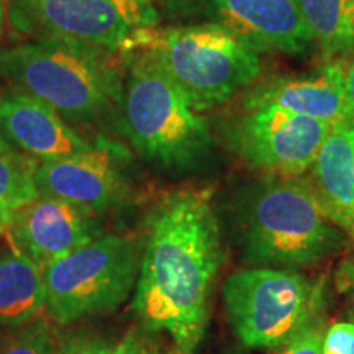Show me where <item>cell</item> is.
I'll return each instance as SVG.
<instances>
[{
  "instance_id": "8992f818",
  "label": "cell",
  "mask_w": 354,
  "mask_h": 354,
  "mask_svg": "<svg viewBox=\"0 0 354 354\" xmlns=\"http://www.w3.org/2000/svg\"><path fill=\"white\" fill-rule=\"evenodd\" d=\"M143 243L102 234L43 269L44 312L59 325L117 310L138 281Z\"/></svg>"
},
{
  "instance_id": "9a60e30c",
  "label": "cell",
  "mask_w": 354,
  "mask_h": 354,
  "mask_svg": "<svg viewBox=\"0 0 354 354\" xmlns=\"http://www.w3.org/2000/svg\"><path fill=\"white\" fill-rule=\"evenodd\" d=\"M315 194L328 218L354 209V122L331 125L313 161Z\"/></svg>"
},
{
  "instance_id": "d4e9b609",
  "label": "cell",
  "mask_w": 354,
  "mask_h": 354,
  "mask_svg": "<svg viewBox=\"0 0 354 354\" xmlns=\"http://www.w3.org/2000/svg\"><path fill=\"white\" fill-rule=\"evenodd\" d=\"M344 95H346L348 120L354 122V55L344 66Z\"/></svg>"
},
{
  "instance_id": "44dd1931",
  "label": "cell",
  "mask_w": 354,
  "mask_h": 354,
  "mask_svg": "<svg viewBox=\"0 0 354 354\" xmlns=\"http://www.w3.org/2000/svg\"><path fill=\"white\" fill-rule=\"evenodd\" d=\"M323 354H354V323H333L323 336Z\"/></svg>"
},
{
  "instance_id": "83f0119b",
  "label": "cell",
  "mask_w": 354,
  "mask_h": 354,
  "mask_svg": "<svg viewBox=\"0 0 354 354\" xmlns=\"http://www.w3.org/2000/svg\"><path fill=\"white\" fill-rule=\"evenodd\" d=\"M7 20V0H0V39H2L3 28H6Z\"/></svg>"
},
{
  "instance_id": "603a6c76",
  "label": "cell",
  "mask_w": 354,
  "mask_h": 354,
  "mask_svg": "<svg viewBox=\"0 0 354 354\" xmlns=\"http://www.w3.org/2000/svg\"><path fill=\"white\" fill-rule=\"evenodd\" d=\"M104 342L88 335H74L57 344L56 354H109Z\"/></svg>"
},
{
  "instance_id": "484cf974",
  "label": "cell",
  "mask_w": 354,
  "mask_h": 354,
  "mask_svg": "<svg viewBox=\"0 0 354 354\" xmlns=\"http://www.w3.org/2000/svg\"><path fill=\"white\" fill-rule=\"evenodd\" d=\"M331 221H333V223L342 225V227L344 230H348V233L354 238V209L346 212V214L336 215L335 218H331Z\"/></svg>"
},
{
  "instance_id": "4316f807",
  "label": "cell",
  "mask_w": 354,
  "mask_h": 354,
  "mask_svg": "<svg viewBox=\"0 0 354 354\" xmlns=\"http://www.w3.org/2000/svg\"><path fill=\"white\" fill-rule=\"evenodd\" d=\"M12 218H13V210L8 209V207L3 205V203H0V238H2L3 234H7L8 228H10Z\"/></svg>"
},
{
  "instance_id": "e0dca14e",
  "label": "cell",
  "mask_w": 354,
  "mask_h": 354,
  "mask_svg": "<svg viewBox=\"0 0 354 354\" xmlns=\"http://www.w3.org/2000/svg\"><path fill=\"white\" fill-rule=\"evenodd\" d=\"M325 59L354 51V0H297Z\"/></svg>"
},
{
  "instance_id": "7a4b0ae2",
  "label": "cell",
  "mask_w": 354,
  "mask_h": 354,
  "mask_svg": "<svg viewBox=\"0 0 354 354\" xmlns=\"http://www.w3.org/2000/svg\"><path fill=\"white\" fill-rule=\"evenodd\" d=\"M0 77L38 97L68 123L94 122L123 99L112 53L73 39L38 38L3 48Z\"/></svg>"
},
{
  "instance_id": "9c48e42d",
  "label": "cell",
  "mask_w": 354,
  "mask_h": 354,
  "mask_svg": "<svg viewBox=\"0 0 354 354\" xmlns=\"http://www.w3.org/2000/svg\"><path fill=\"white\" fill-rule=\"evenodd\" d=\"M333 123L279 107L243 109L228 130L233 151L277 177H297L315 161Z\"/></svg>"
},
{
  "instance_id": "d6986e66",
  "label": "cell",
  "mask_w": 354,
  "mask_h": 354,
  "mask_svg": "<svg viewBox=\"0 0 354 354\" xmlns=\"http://www.w3.org/2000/svg\"><path fill=\"white\" fill-rule=\"evenodd\" d=\"M57 342L48 317L0 328V354H56Z\"/></svg>"
},
{
  "instance_id": "cb8c5ba5",
  "label": "cell",
  "mask_w": 354,
  "mask_h": 354,
  "mask_svg": "<svg viewBox=\"0 0 354 354\" xmlns=\"http://www.w3.org/2000/svg\"><path fill=\"white\" fill-rule=\"evenodd\" d=\"M336 289L346 295L354 307V258H346L342 261L336 271Z\"/></svg>"
},
{
  "instance_id": "8fae6325",
  "label": "cell",
  "mask_w": 354,
  "mask_h": 354,
  "mask_svg": "<svg viewBox=\"0 0 354 354\" xmlns=\"http://www.w3.org/2000/svg\"><path fill=\"white\" fill-rule=\"evenodd\" d=\"M7 234L12 246L43 271L99 238L100 230L94 212L61 198L38 196L13 210Z\"/></svg>"
},
{
  "instance_id": "5bb4252c",
  "label": "cell",
  "mask_w": 354,
  "mask_h": 354,
  "mask_svg": "<svg viewBox=\"0 0 354 354\" xmlns=\"http://www.w3.org/2000/svg\"><path fill=\"white\" fill-rule=\"evenodd\" d=\"M258 107H279L331 123L348 120L344 66L328 63L299 76L256 84L243 99V109Z\"/></svg>"
},
{
  "instance_id": "7c38bea8",
  "label": "cell",
  "mask_w": 354,
  "mask_h": 354,
  "mask_svg": "<svg viewBox=\"0 0 354 354\" xmlns=\"http://www.w3.org/2000/svg\"><path fill=\"white\" fill-rule=\"evenodd\" d=\"M218 24L258 51L305 55L315 44L297 0H205Z\"/></svg>"
},
{
  "instance_id": "6da1fadb",
  "label": "cell",
  "mask_w": 354,
  "mask_h": 354,
  "mask_svg": "<svg viewBox=\"0 0 354 354\" xmlns=\"http://www.w3.org/2000/svg\"><path fill=\"white\" fill-rule=\"evenodd\" d=\"M223 259L210 189L166 194L146 220L133 308L148 331L171 336L194 354L209 322V302Z\"/></svg>"
},
{
  "instance_id": "2e32d148",
  "label": "cell",
  "mask_w": 354,
  "mask_h": 354,
  "mask_svg": "<svg viewBox=\"0 0 354 354\" xmlns=\"http://www.w3.org/2000/svg\"><path fill=\"white\" fill-rule=\"evenodd\" d=\"M43 312V271L15 246H0V328L21 325Z\"/></svg>"
},
{
  "instance_id": "3957f363",
  "label": "cell",
  "mask_w": 354,
  "mask_h": 354,
  "mask_svg": "<svg viewBox=\"0 0 354 354\" xmlns=\"http://www.w3.org/2000/svg\"><path fill=\"white\" fill-rule=\"evenodd\" d=\"M315 190L295 177H271L251 190L241 212V243L254 268L297 269L335 254L342 234Z\"/></svg>"
},
{
  "instance_id": "52a82bcc",
  "label": "cell",
  "mask_w": 354,
  "mask_h": 354,
  "mask_svg": "<svg viewBox=\"0 0 354 354\" xmlns=\"http://www.w3.org/2000/svg\"><path fill=\"white\" fill-rule=\"evenodd\" d=\"M7 20L30 38H63L110 53L148 46L159 12L153 0H7Z\"/></svg>"
},
{
  "instance_id": "277c9868",
  "label": "cell",
  "mask_w": 354,
  "mask_h": 354,
  "mask_svg": "<svg viewBox=\"0 0 354 354\" xmlns=\"http://www.w3.org/2000/svg\"><path fill=\"white\" fill-rule=\"evenodd\" d=\"M122 120L133 148L161 169L190 171L210 153L209 127L149 48L130 66L123 86Z\"/></svg>"
},
{
  "instance_id": "ffe728a7",
  "label": "cell",
  "mask_w": 354,
  "mask_h": 354,
  "mask_svg": "<svg viewBox=\"0 0 354 354\" xmlns=\"http://www.w3.org/2000/svg\"><path fill=\"white\" fill-rule=\"evenodd\" d=\"M323 336L325 331L322 323L318 320L312 322L282 346L281 354H323Z\"/></svg>"
},
{
  "instance_id": "ac0fdd59",
  "label": "cell",
  "mask_w": 354,
  "mask_h": 354,
  "mask_svg": "<svg viewBox=\"0 0 354 354\" xmlns=\"http://www.w3.org/2000/svg\"><path fill=\"white\" fill-rule=\"evenodd\" d=\"M35 161L0 136V203L17 210L39 196Z\"/></svg>"
},
{
  "instance_id": "7402d4cb",
  "label": "cell",
  "mask_w": 354,
  "mask_h": 354,
  "mask_svg": "<svg viewBox=\"0 0 354 354\" xmlns=\"http://www.w3.org/2000/svg\"><path fill=\"white\" fill-rule=\"evenodd\" d=\"M109 354H162L159 351L156 344L151 343V339H148L143 333L140 331H128L125 338L117 344L113 349H110ZM167 354H183L174 346L171 353Z\"/></svg>"
},
{
  "instance_id": "5b68a950",
  "label": "cell",
  "mask_w": 354,
  "mask_h": 354,
  "mask_svg": "<svg viewBox=\"0 0 354 354\" xmlns=\"http://www.w3.org/2000/svg\"><path fill=\"white\" fill-rule=\"evenodd\" d=\"M146 48L196 112L228 102L261 74V56L228 26L202 24L154 33Z\"/></svg>"
},
{
  "instance_id": "30bf717a",
  "label": "cell",
  "mask_w": 354,
  "mask_h": 354,
  "mask_svg": "<svg viewBox=\"0 0 354 354\" xmlns=\"http://www.w3.org/2000/svg\"><path fill=\"white\" fill-rule=\"evenodd\" d=\"M127 161L125 149L110 141H100L88 151L38 162V192L100 214L125 198Z\"/></svg>"
},
{
  "instance_id": "4fadbf2b",
  "label": "cell",
  "mask_w": 354,
  "mask_h": 354,
  "mask_svg": "<svg viewBox=\"0 0 354 354\" xmlns=\"http://www.w3.org/2000/svg\"><path fill=\"white\" fill-rule=\"evenodd\" d=\"M0 136L39 162L92 148L55 109L19 87L0 95Z\"/></svg>"
},
{
  "instance_id": "ba28073f",
  "label": "cell",
  "mask_w": 354,
  "mask_h": 354,
  "mask_svg": "<svg viewBox=\"0 0 354 354\" xmlns=\"http://www.w3.org/2000/svg\"><path fill=\"white\" fill-rule=\"evenodd\" d=\"M230 325L248 348H282L317 320L322 289L292 269L246 268L223 284Z\"/></svg>"
}]
</instances>
